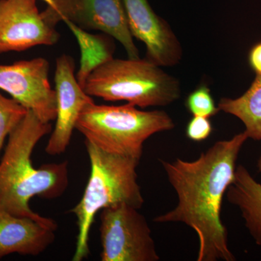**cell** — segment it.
I'll use <instances>...</instances> for the list:
<instances>
[{
  "label": "cell",
  "mask_w": 261,
  "mask_h": 261,
  "mask_svg": "<svg viewBox=\"0 0 261 261\" xmlns=\"http://www.w3.org/2000/svg\"><path fill=\"white\" fill-rule=\"evenodd\" d=\"M42 1L44 2L47 5V6H53V0H42Z\"/></svg>",
  "instance_id": "21"
},
{
  "label": "cell",
  "mask_w": 261,
  "mask_h": 261,
  "mask_svg": "<svg viewBox=\"0 0 261 261\" xmlns=\"http://www.w3.org/2000/svg\"><path fill=\"white\" fill-rule=\"evenodd\" d=\"M60 37L43 18L37 0H0V54L54 45Z\"/></svg>",
  "instance_id": "9"
},
{
  "label": "cell",
  "mask_w": 261,
  "mask_h": 261,
  "mask_svg": "<svg viewBox=\"0 0 261 261\" xmlns=\"http://www.w3.org/2000/svg\"><path fill=\"white\" fill-rule=\"evenodd\" d=\"M248 63L256 75H261V42L254 44L248 54Z\"/></svg>",
  "instance_id": "19"
},
{
  "label": "cell",
  "mask_w": 261,
  "mask_h": 261,
  "mask_svg": "<svg viewBox=\"0 0 261 261\" xmlns=\"http://www.w3.org/2000/svg\"><path fill=\"white\" fill-rule=\"evenodd\" d=\"M85 145L90 176L80 202L70 211L76 217L79 229L73 261L88 257L89 231L98 212L123 202L140 209L145 202L137 182L140 161L110 153L87 140Z\"/></svg>",
  "instance_id": "3"
},
{
  "label": "cell",
  "mask_w": 261,
  "mask_h": 261,
  "mask_svg": "<svg viewBox=\"0 0 261 261\" xmlns=\"http://www.w3.org/2000/svg\"><path fill=\"white\" fill-rule=\"evenodd\" d=\"M53 6L41 12L48 23L56 27L68 21L84 30H95L116 39L130 59H139L126 11L121 0H53Z\"/></svg>",
  "instance_id": "7"
},
{
  "label": "cell",
  "mask_w": 261,
  "mask_h": 261,
  "mask_svg": "<svg viewBox=\"0 0 261 261\" xmlns=\"http://www.w3.org/2000/svg\"><path fill=\"white\" fill-rule=\"evenodd\" d=\"M212 129V124L209 118L193 116L187 123L186 135L190 140L200 142L210 137Z\"/></svg>",
  "instance_id": "18"
},
{
  "label": "cell",
  "mask_w": 261,
  "mask_h": 261,
  "mask_svg": "<svg viewBox=\"0 0 261 261\" xmlns=\"http://www.w3.org/2000/svg\"><path fill=\"white\" fill-rule=\"evenodd\" d=\"M174 127L171 117L163 111H141L128 103L115 106L92 102L82 110L75 129L106 152L140 161L147 139Z\"/></svg>",
  "instance_id": "4"
},
{
  "label": "cell",
  "mask_w": 261,
  "mask_h": 261,
  "mask_svg": "<svg viewBox=\"0 0 261 261\" xmlns=\"http://www.w3.org/2000/svg\"><path fill=\"white\" fill-rule=\"evenodd\" d=\"M247 140L243 132L216 142L195 161L159 160L177 195L178 203L172 211L154 218V222H180L192 228L198 238L197 261L236 260L221 221V207L234 179L239 154Z\"/></svg>",
  "instance_id": "1"
},
{
  "label": "cell",
  "mask_w": 261,
  "mask_h": 261,
  "mask_svg": "<svg viewBox=\"0 0 261 261\" xmlns=\"http://www.w3.org/2000/svg\"><path fill=\"white\" fill-rule=\"evenodd\" d=\"M133 37L145 45L146 59L161 67L178 64L182 47L169 24L154 13L148 0H121Z\"/></svg>",
  "instance_id": "11"
},
{
  "label": "cell",
  "mask_w": 261,
  "mask_h": 261,
  "mask_svg": "<svg viewBox=\"0 0 261 261\" xmlns=\"http://www.w3.org/2000/svg\"><path fill=\"white\" fill-rule=\"evenodd\" d=\"M257 170H258V172L261 174V154L260 158H259L258 161H257Z\"/></svg>",
  "instance_id": "20"
},
{
  "label": "cell",
  "mask_w": 261,
  "mask_h": 261,
  "mask_svg": "<svg viewBox=\"0 0 261 261\" xmlns=\"http://www.w3.org/2000/svg\"><path fill=\"white\" fill-rule=\"evenodd\" d=\"M51 132V123H44L28 110L8 137L0 160V208L44 222L53 220L36 214L29 205L31 199L36 196L47 200L59 197L69 183L67 161L39 168L33 166V151L41 139Z\"/></svg>",
  "instance_id": "2"
},
{
  "label": "cell",
  "mask_w": 261,
  "mask_h": 261,
  "mask_svg": "<svg viewBox=\"0 0 261 261\" xmlns=\"http://www.w3.org/2000/svg\"><path fill=\"white\" fill-rule=\"evenodd\" d=\"M185 106L193 116L210 118L220 111L218 106L215 104L210 88L205 84L197 87L189 94Z\"/></svg>",
  "instance_id": "17"
},
{
  "label": "cell",
  "mask_w": 261,
  "mask_h": 261,
  "mask_svg": "<svg viewBox=\"0 0 261 261\" xmlns=\"http://www.w3.org/2000/svg\"><path fill=\"white\" fill-rule=\"evenodd\" d=\"M58 224L10 214L0 208V259L10 255H40L56 239Z\"/></svg>",
  "instance_id": "12"
},
{
  "label": "cell",
  "mask_w": 261,
  "mask_h": 261,
  "mask_svg": "<svg viewBox=\"0 0 261 261\" xmlns=\"http://www.w3.org/2000/svg\"><path fill=\"white\" fill-rule=\"evenodd\" d=\"M27 112L28 110L14 99L0 94V155L7 137L23 119Z\"/></svg>",
  "instance_id": "16"
},
{
  "label": "cell",
  "mask_w": 261,
  "mask_h": 261,
  "mask_svg": "<svg viewBox=\"0 0 261 261\" xmlns=\"http://www.w3.org/2000/svg\"><path fill=\"white\" fill-rule=\"evenodd\" d=\"M225 195L228 202L240 210L247 231L255 243L261 246V184L247 168L239 165L234 179Z\"/></svg>",
  "instance_id": "13"
},
{
  "label": "cell",
  "mask_w": 261,
  "mask_h": 261,
  "mask_svg": "<svg viewBox=\"0 0 261 261\" xmlns=\"http://www.w3.org/2000/svg\"><path fill=\"white\" fill-rule=\"evenodd\" d=\"M91 97L126 101L136 107L166 106L181 97L179 81L147 59H112L89 75L84 87Z\"/></svg>",
  "instance_id": "5"
},
{
  "label": "cell",
  "mask_w": 261,
  "mask_h": 261,
  "mask_svg": "<svg viewBox=\"0 0 261 261\" xmlns=\"http://www.w3.org/2000/svg\"><path fill=\"white\" fill-rule=\"evenodd\" d=\"M74 70V61L71 57L63 54L57 58L56 123L45 147V152L49 155H59L65 152L81 112L87 105L94 102L79 84Z\"/></svg>",
  "instance_id": "10"
},
{
  "label": "cell",
  "mask_w": 261,
  "mask_h": 261,
  "mask_svg": "<svg viewBox=\"0 0 261 261\" xmlns=\"http://www.w3.org/2000/svg\"><path fill=\"white\" fill-rule=\"evenodd\" d=\"M126 203L100 211L102 261H159L150 228L145 216Z\"/></svg>",
  "instance_id": "6"
},
{
  "label": "cell",
  "mask_w": 261,
  "mask_h": 261,
  "mask_svg": "<svg viewBox=\"0 0 261 261\" xmlns=\"http://www.w3.org/2000/svg\"><path fill=\"white\" fill-rule=\"evenodd\" d=\"M75 36L81 50L80 68L76 79L84 89L89 75L113 58L115 48L110 36L92 34L70 22H64Z\"/></svg>",
  "instance_id": "14"
},
{
  "label": "cell",
  "mask_w": 261,
  "mask_h": 261,
  "mask_svg": "<svg viewBox=\"0 0 261 261\" xmlns=\"http://www.w3.org/2000/svg\"><path fill=\"white\" fill-rule=\"evenodd\" d=\"M218 108L243 122L248 139L261 140V75H256L250 88L240 97L221 98Z\"/></svg>",
  "instance_id": "15"
},
{
  "label": "cell",
  "mask_w": 261,
  "mask_h": 261,
  "mask_svg": "<svg viewBox=\"0 0 261 261\" xmlns=\"http://www.w3.org/2000/svg\"><path fill=\"white\" fill-rule=\"evenodd\" d=\"M49 71V62L44 58L0 65V89L44 123H51L56 119L57 101Z\"/></svg>",
  "instance_id": "8"
}]
</instances>
